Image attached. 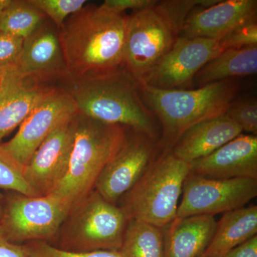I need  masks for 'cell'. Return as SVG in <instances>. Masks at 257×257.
<instances>
[{
  "mask_svg": "<svg viewBox=\"0 0 257 257\" xmlns=\"http://www.w3.org/2000/svg\"><path fill=\"white\" fill-rule=\"evenodd\" d=\"M77 114L52 132L24 167L25 180L37 196L50 194L67 174L75 138Z\"/></svg>",
  "mask_w": 257,
  "mask_h": 257,
  "instance_id": "13",
  "label": "cell"
},
{
  "mask_svg": "<svg viewBox=\"0 0 257 257\" xmlns=\"http://www.w3.org/2000/svg\"><path fill=\"white\" fill-rule=\"evenodd\" d=\"M140 96L161 128L162 152H170L191 126L226 114L239 90L237 79L191 89H162L139 82Z\"/></svg>",
  "mask_w": 257,
  "mask_h": 257,
  "instance_id": "3",
  "label": "cell"
},
{
  "mask_svg": "<svg viewBox=\"0 0 257 257\" xmlns=\"http://www.w3.org/2000/svg\"><path fill=\"white\" fill-rule=\"evenodd\" d=\"M30 257H123L119 250L74 251L57 247L47 241H32L23 244Z\"/></svg>",
  "mask_w": 257,
  "mask_h": 257,
  "instance_id": "26",
  "label": "cell"
},
{
  "mask_svg": "<svg viewBox=\"0 0 257 257\" xmlns=\"http://www.w3.org/2000/svg\"><path fill=\"white\" fill-rule=\"evenodd\" d=\"M190 164L162 152L138 183L125 194L120 207L128 219L164 228L177 217L179 199Z\"/></svg>",
  "mask_w": 257,
  "mask_h": 257,
  "instance_id": "5",
  "label": "cell"
},
{
  "mask_svg": "<svg viewBox=\"0 0 257 257\" xmlns=\"http://www.w3.org/2000/svg\"><path fill=\"white\" fill-rule=\"evenodd\" d=\"M127 128L77 113L73 149L67 174L50 194L71 205L94 189L104 166L122 145Z\"/></svg>",
  "mask_w": 257,
  "mask_h": 257,
  "instance_id": "4",
  "label": "cell"
},
{
  "mask_svg": "<svg viewBox=\"0 0 257 257\" xmlns=\"http://www.w3.org/2000/svg\"><path fill=\"white\" fill-rule=\"evenodd\" d=\"M56 28L60 29L67 19L87 4L85 0H30Z\"/></svg>",
  "mask_w": 257,
  "mask_h": 257,
  "instance_id": "25",
  "label": "cell"
},
{
  "mask_svg": "<svg viewBox=\"0 0 257 257\" xmlns=\"http://www.w3.org/2000/svg\"><path fill=\"white\" fill-rule=\"evenodd\" d=\"M58 86L72 98L79 114L160 141V124L142 99L138 81L124 69L89 78L67 77Z\"/></svg>",
  "mask_w": 257,
  "mask_h": 257,
  "instance_id": "2",
  "label": "cell"
},
{
  "mask_svg": "<svg viewBox=\"0 0 257 257\" xmlns=\"http://www.w3.org/2000/svg\"><path fill=\"white\" fill-rule=\"evenodd\" d=\"M241 133L239 125L223 115L191 126L179 137L170 152L190 164L213 153Z\"/></svg>",
  "mask_w": 257,
  "mask_h": 257,
  "instance_id": "18",
  "label": "cell"
},
{
  "mask_svg": "<svg viewBox=\"0 0 257 257\" xmlns=\"http://www.w3.org/2000/svg\"><path fill=\"white\" fill-rule=\"evenodd\" d=\"M51 86L24 78L15 64L5 67L0 82V143L21 125Z\"/></svg>",
  "mask_w": 257,
  "mask_h": 257,
  "instance_id": "17",
  "label": "cell"
},
{
  "mask_svg": "<svg viewBox=\"0 0 257 257\" xmlns=\"http://www.w3.org/2000/svg\"><path fill=\"white\" fill-rule=\"evenodd\" d=\"M23 40L0 30V65L16 63Z\"/></svg>",
  "mask_w": 257,
  "mask_h": 257,
  "instance_id": "29",
  "label": "cell"
},
{
  "mask_svg": "<svg viewBox=\"0 0 257 257\" xmlns=\"http://www.w3.org/2000/svg\"><path fill=\"white\" fill-rule=\"evenodd\" d=\"M224 50L257 46L256 18L248 20L220 39Z\"/></svg>",
  "mask_w": 257,
  "mask_h": 257,
  "instance_id": "28",
  "label": "cell"
},
{
  "mask_svg": "<svg viewBox=\"0 0 257 257\" xmlns=\"http://www.w3.org/2000/svg\"><path fill=\"white\" fill-rule=\"evenodd\" d=\"M127 16L86 4L58 30L69 78L83 79L123 69Z\"/></svg>",
  "mask_w": 257,
  "mask_h": 257,
  "instance_id": "1",
  "label": "cell"
},
{
  "mask_svg": "<svg viewBox=\"0 0 257 257\" xmlns=\"http://www.w3.org/2000/svg\"><path fill=\"white\" fill-rule=\"evenodd\" d=\"M257 234V207L251 205L224 213L210 242L200 257H224Z\"/></svg>",
  "mask_w": 257,
  "mask_h": 257,
  "instance_id": "20",
  "label": "cell"
},
{
  "mask_svg": "<svg viewBox=\"0 0 257 257\" xmlns=\"http://www.w3.org/2000/svg\"><path fill=\"white\" fill-rule=\"evenodd\" d=\"M214 216L176 217L163 229L164 257H200L216 226Z\"/></svg>",
  "mask_w": 257,
  "mask_h": 257,
  "instance_id": "19",
  "label": "cell"
},
{
  "mask_svg": "<svg viewBox=\"0 0 257 257\" xmlns=\"http://www.w3.org/2000/svg\"><path fill=\"white\" fill-rule=\"evenodd\" d=\"M177 217L214 216L243 207L257 196V179H210L190 173L182 189Z\"/></svg>",
  "mask_w": 257,
  "mask_h": 257,
  "instance_id": "10",
  "label": "cell"
},
{
  "mask_svg": "<svg viewBox=\"0 0 257 257\" xmlns=\"http://www.w3.org/2000/svg\"><path fill=\"white\" fill-rule=\"evenodd\" d=\"M190 166V173L207 178L257 179V136L240 135Z\"/></svg>",
  "mask_w": 257,
  "mask_h": 257,
  "instance_id": "15",
  "label": "cell"
},
{
  "mask_svg": "<svg viewBox=\"0 0 257 257\" xmlns=\"http://www.w3.org/2000/svg\"><path fill=\"white\" fill-rule=\"evenodd\" d=\"M256 0L219 1L197 8L184 22L179 37L219 40L241 24L256 18Z\"/></svg>",
  "mask_w": 257,
  "mask_h": 257,
  "instance_id": "16",
  "label": "cell"
},
{
  "mask_svg": "<svg viewBox=\"0 0 257 257\" xmlns=\"http://www.w3.org/2000/svg\"><path fill=\"white\" fill-rule=\"evenodd\" d=\"M10 0H0V15L5 8L9 4Z\"/></svg>",
  "mask_w": 257,
  "mask_h": 257,
  "instance_id": "34",
  "label": "cell"
},
{
  "mask_svg": "<svg viewBox=\"0 0 257 257\" xmlns=\"http://www.w3.org/2000/svg\"><path fill=\"white\" fill-rule=\"evenodd\" d=\"M0 257H30L23 245L9 241L0 229Z\"/></svg>",
  "mask_w": 257,
  "mask_h": 257,
  "instance_id": "31",
  "label": "cell"
},
{
  "mask_svg": "<svg viewBox=\"0 0 257 257\" xmlns=\"http://www.w3.org/2000/svg\"><path fill=\"white\" fill-rule=\"evenodd\" d=\"M162 152L159 140L127 128L122 145L101 170L94 189L106 201L116 204Z\"/></svg>",
  "mask_w": 257,
  "mask_h": 257,
  "instance_id": "9",
  "label": "cell"
},
{
  "mask_svg": "<svg viewBox=\"0 0 257 257\" xmlns=\"http://www.w3.org/2000/svg\"><path fill=\"white\" fill-rule=\"evenodd\" d=\"M0 189L20 193L30 197H39L27 183L24 167L19 164L0 143Z\"/></svg>",
  "mask_w": 257,
  "mask_h": 257,
  "instance_id": "24",
  "label": "cell"
},
{
  "mask_svg": "<svg viewBox=\"0 0 257 257\" xmlns=\"http://www.w3.org/2000/svg\"><path fill=\"white\" fill-rule=\"evenodd\" d=\"M224 257H257V236L236 246Z\"/></svg>",
  "mask_w": 257,
  "mask_h": 257,
  "instance_id": "32",
  "label": "cell"
},
{
  "mask_svg": "<svg viewBox=\"0 0 257 257\" xmlns=\"http://www.w3.org/2000/svg\"><path fill=\"white\" fill-rule=\"evenodd\" d=\"M15 65L24 78L40 85H55L69 77L58 29L49 19L23 40Z\"/></svg>",
  "mask_w": 257,
  "mask_h": 257,
  "instance_id": "14",
  "label": "cell"
},
{
  "mask_svg": "<svg viewBox=\"0 0 257 257\" xmlns=\"http://www.w3.org/2000/svg\"><path fill=\"white\" fill-rule=\"evenodd\" d=\"M5 202V195L3 193L0 192V220H1L3 212H4Z\"/></svg>",
  "mask_w": 257,
  "mask_h": 257,
  "instance_id": "33",
  "label": "cell"
},
{
  "mask_svg": "<svg viewBox=\"0 0 257 257\" xmlns=\"http://www.w3.org/2000/svg\"><path fill=\"white\" fill-rule=\"evenodd\" d=\"M77 113V106L68 93L58 85L51 86L20 125L16 135L1 146L25 167L48 135Z\"/></svg>",
  "mask_w": 257,
  "mask_h": 257,
  "instance_id": "11",
  "label": "cell"
},
{
  "mask_svg": "<svg viewBox=\"0 0 257 257\" xmlns=\"http://www.w3.org/2000/svg\"><path fill=\"white\" fill-rule=\"evenodd\" d=\"M256 72L257 46L226 50L197 72L193 79L192 87H202L226 79L253 75Z\"/></svg>",
  "mask_w": 257,
  "mask_h": 257,
  "instance_id": "21",
  "label": "cell"
},
{
  "mask_svg": "<svg viewBox=\"0 0 257 257\" xmlns=\"http://www.w3.org/2000/svg\"><path fill=\"white\" fill-rule=\"evenodd\" d=\"M128 221L119 206L93 189L71 207L57 234L61 241L59 248L74 251L119 250Z\"/></svg>",
  "mask_w": 257,
  "mask_h": 257,
  "instance_id": "6",
  "label": "cell"
},
{
  "mask_svg": "<svg viewBox=\"0 0 257 257\" xmlns=\"http://www.w3.org/2000/svg\"><path fill=\"white\" fill-rule=\"evenodd\" d=\"M47 19L30 0H10L0 15V30L25 40Z\"/></svg>",
  "mask_w": 257,
  "mask_h": 257,
  "instance_id": "23",
  "label": "cell"
},
{
  "mask_svg": "<svg viewBox=\"0 0 257 257\" xmlns=\"http://www.w3.org/2000/svg\"><path fill=\"white\" fill-rule=\"evenodd\" d=\"M223 51L220 39L179 37L168 53L139 82L162 89H189L197 72Z\"/></svg>",
  "mask_w": 257,
  "mask_h": 257,
  "instance_id": "12",
  "label": "cell"
},
{
  "mask_svg": "<svg viewBox=\"0 0 257 257\" xmlns=\"http://www.w3.org/2000/svg\"><path fill=\"white\" fill-rule=\"evenodd\" d=\"M156 2L155 0H106L101 5L113 13L124 14L126 10L138 11L152 6Z\"/></svg>",
  "mask_w": 257,
  "mask_h": 257,
  "instance_id": "30",
  "label": "cell"
},
{
  "mask_svg": "<svg viewBox=\"0 0 257 257\" xmlns=\"http://www.w3.org/2000/svg\"><path fill=\"white\" fill-rule=\"evenodd\" d=\"M7 65H0V82H1L2 77H3V72H4L5 67Z\"/></svg>",
  "mask_w": 257,
  "mask_h": 257,
  "instance_id": "35",
  "label": "cell"
},
{
  "mask_svg": "<svg viewBox=\"0 0 257 257\" xmlns=\"http://www.w3.org/2000/svg\"><path fill=\"white\" fill-rule=\"evenodd\" d=\"M225 116L239 125L242 132L257 135V103L253 98L236 99L230 104Z\"/></svg>",
  "mask_w": 257,
  "mask_h": 257,
  "instance_id": "27",
  "label": "cell"
},
{
  "mask_svg": "<svg viewBox=\"0 0 257 257\" xmlns=\"http://www.w3.org/2000/svg\"><path fill=\"white\" fill-rule=\"evenodd\" d=\"M215 257H218V256H215Z\"/></svg>",
  "mask_w": 257,
  "mask_h": 257,
  "instance_id": "36",
  "label": "cell"
},
{
  "mask_svg": "<svg viewBox=\"0 0 257 257\" xmlns=\"http://www.w3.org/2000/svg\"><path fill=\"white\" fill-rule=\"evenodd\" d=\"M180 31L160 2L127 16L123 69L138 82L172 48Z\"/></svg>",
  "mask_w": 257,
  "mask_h": 257,
  "instance_id": "7",
  "label": "cell"
},
{
  "mask_svg": "<svg viewBox=\"0 0 257 257\" xmlns=\"http://www.w3.org/2000/svg\"><path fill=\"white\" fill-rule=\"evenodd\" d=\"M72 205L54 194L30 197L10 192L5 195L0 229L12 242L43 241L57 236Z\"/></svg>",
  "mask_w": 257,
  "mask_h": 257,
  "instance_id": "8",
  "label": "cell"
},
{
  "mask_svg": "<svg viewBox=\"0 0 257 257\" xmlns=\"http://www.w3.org/2000/svg\"><path fill=\"white\" fill-rule=\"evenodd\" d=\"M119 251L123 257H164L163 229L128 219Z\"/></svg>",
  "mask_w": 257,
  "mask_h": 257,
  "instance_id": "22",
  "label": "cell"
}]
</instances>
